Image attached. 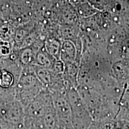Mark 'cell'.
<instances>
[{
    "instance_id": "1",
    "label": "cell",
    "mask_w": 129,
    "mask_h": 129,
    "mask_svg": "<svg viewBox=\"0 0 129 129\" xmlns=\"http://www.w3.org/2000/svg\"><path fill=\"white\" fill-rule=\"evenodd\" d=\"M44 89L35 73L25 72L19 77L15 87V98L26 108Z\"/></svg>"
},
{
    "instance_id": "2",
    "label": "cell",
    "mask_w": 129,
    "mask_h": 129,
    "mask_svg": "<svg viewBox=\"0 0 129 129\" xmlns=\"http://www.w3.org/2000/svg\"><path fill=\"white\" fill-rule=\"evenodd\" d=\"M25 117V108L16 98L2 102L0 106V123L5 129H24Z\"/></svg>"
},
{
    "instance_id": "3",
    "label": "cell",
    "mask_w": 129,
    "mask_h": 129,
    "mask_svg": "<svg viewBox=\"0 0 129 129\" xmlns=\"http://www.w3.org/2000/svg\"><path fill=\"white\" fill-rule=\"evenodd\" d=\"M71 109V121L74 129H88L94 122L88 109L73 87L67 91Z\"/></svg>"
},
{
    "instance_id": "4",
    "label": "cell",
    "mask_w": 129,
    "mask_h": 129,
    "mask_svg": "<svg viewBox=\"0 0 129 129\" xmlns=\"http://www.w3.org/2000/svg\"><path fill=\"white\" fill-rule=\"evenodd\" d=\"M52 94L44 89L25 108L26 116L34 118H43L47 112L54 109Z\"/></svg>"
},
{
    "instance_id": "5",
    "label": "cell",
    "mask_w": 129,
    "mask_h": 129,
    "mask_svg": "<svg viewBox=\"0 0 129 129\" xmlns=\"http://www.w3.org/2000/svg\"><path fill=\"white\" fill-rule=\"evenodd\" d=\"M52 96L59 129H74L71 121V109L67 93H53Z\"/></svg>"
},
{
    "instance_id": "6",
    "label": "cell",
    "mask_w": 129,
    "mask_h": 129,
    "mask_svg": "<svg viewBox=\"0 0 129 129\" xmlns=\"http://www.w3.org/2000/svg\"><path fill=\"white\" fill-rule=\"evenodd\" d=\"M19 79L16 78L12 72L3 69L0 71V88L8 90L17 85Z\"/></svg>"
},
{
    "instance_id": "7",
    "label": "cell",
    "mask_w": 129,
    "mask_h": 129,
    "mask_svg": "<svg viewBox=\"0 0 129 129\" xmlns=\"http://www.w3.org/2000/svg\"><path fill=\"white\" fill-rule=\"evenodd\" d=\"M56 59L48 53L46 50L39 51L35 57V63L38 65L41 66V68L50 70Z\"/></svg>"
},
{
    "instance_id": "8",
    "label": "cell",
    "mask_w": 129,
    "mask_h": 129,
    "mask_svg": "<svg viewBox=\"0 0 129 129\" xmlns=\"http://www.w3.org/2000/svg\"><path fill=\"white\" fill-rule=\"evenodd\" d=\"M75 55V48L72 43L69 41H64L62 43L60 48V59L67 64L72 61Z\"/></svg>"
},
{
    "instance_id": "9",
    "label": "cell",
    "mask_w": 129,
    "mask_h": 129,
    "mask_svg": "<svg viewBox=\"0 0 129 129\" xmlns=\"http://www.w3.org/2000/svg\"><path fill=\"white\" fill-rule=\"evenodd\" d=\"M62 43L55 39L50 38L46 41L45 49L56 59H60V48Z\"/></svg>"
},
{
    "instance_id": "10",
    "label": "cell",
    "mask_w": 129,
    "mask_h": 129,
    "mask_svg": "<svg viewBox=\"0 0 129 129\" xmlns=\"http://www.w3.org/2000/svg\"><path fill=\"white\" fill-rule=\"evenodd\" d=\"M35 57L34 53L29 48H26L21 51L20 54V59L22 63L24 65H30L35 63Z\"/></svg>"
},
{
    "instance_id": "11",
    "label": "cell",
    "mask_w": 129,
    "mask_h": 129,
    "mask_svg": "<svg viewBox=\"0 0 129 129\" xmlns=\"http://www.w3.org/2000/svg\"><path fill=\"white\" fill-rule=\"evenodd\" d=\"M0 129H5V128H4V127H3V125H1V123H0Z\"/></svg>"
},
{
    "instance_id": "12",
    "label": "cell",
    "mask_w": 129,
    "mask_h": 129,
    "mask_svg": "<svg viewBox=\"0 0 129 129\" xmlns=\"http://www.w3.org/2000/svg\"><path fill=\"white\" fill-rule=\"evenodd\" d=\"M13 129H23V128H13Z\"/></svg>"
}]
</instances>
